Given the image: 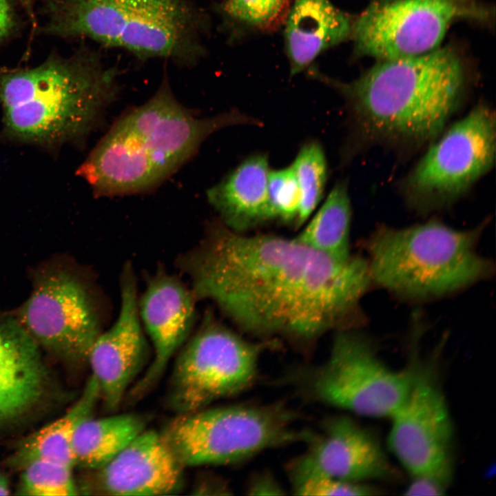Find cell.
Returning <instances> with one entry per match:
<instances>
[{
	"mask_svg": "<svg viewBox=\"0 0 496 496\" xmlns=\"http://www.w3.org/2000/svg\"><path fill=\"white\" fill-rule=\"evenodd\" d=\"M178 265L197 300L214 302L242 330L298 343L361 325L372 282L362 257L338 261L296 238L247 235L219 220Z\"/></svg>",
	"mask_w": 496,
	"mask_h": 496,
	"instance_id": "cell-1",
	"label": "cell"
},
{
	"mask_svg": "<svg viewBox=\"0 0 496 496\" xmlns=\"http://www.w3.org/2000/svg\"><path fill=\"white\" fill-rule=\"evenodd\" d=\"M468 77L457 52L439 47L378 61L351 82L322 78L344 100L349 132L342 160L366 144L418 146L435 140L463 105Z\"/></svg>",
	"mask_w": 496,
	"mask_h": 496,
	"instance_id": "cell-2",
	"label": "cell"
},
{
	"mask_svg": "<svg viewBox=\"0 0 496 496\" xmlns=\"http://www.w3.org/2000/svg\"><path fill=\"white\" fill-rule=\"evenodd\" d=\"M259 124L236 110L198 117L178 102L165 81L147 102L114 123L76 173L98 196L144 192L177 171L213 133Z\"/></svg>",
	"mask_w": 496,
	"mask_h": 496,
	"instance_id": "cell-3",
	"label": "cell"
},
{
	"mask_svg": "<svg viewBox=\"0 0 496 496\" xmlns=\"http://www.w3.org/2000/svg\"><path fill=\"white\" fill-rule=\"evenodd\" d=\"M116 92V72L83 51L0 70L4 134L48 147L76 142L96 126Z\"/></svg>",
	"mask_w": 496,
	"mask_h": 496,
	"instance_id": "cell-4",
	"label": "cell"
},
{
	"mask_svg": "<svg viewBox=\"0 0 496 496\" xmlns=\"http://www.w3.org/2000/svg\"><path fill=\"white\" fill-rule=\"evenodd\" d=\"M485 226L457 230L435 220L402 229L379 226L366 242L371 280L403 298L419 300L484 280L494 270L476 251Z\"/></svg>",
	"mask_w": 496,
	"mask_h": 496,
	"instance_id": "cell-5",
	"label": "cell"
},
{
	"mask_svg": "<svg viewBox=\"0 0 496 496\" xmlns=\"http://www.w3.org/2000/svg\"><path fill=\"white\" fill-rule=\"evenodd\" d=\"M42 32L84 37L143 56L182 58L195 51L198 21L183 0H43Z\"/></svg>",
	"mask_w": 496,
	"mask_h": 496,
	"instance_id": "cell-6",
	"label": "cell"
},
{
	"mask_svg": "<svg viewBox=\"0 0 496 496\" xmlns=\"http://www.w3.org/2000/svg\"><path fill=\"white\" fill-rule=\"evenodd\" d=\"M293 420L281 405H231L179 414L161 435L183 467L227 465L307 440Z\"/></svg>",
	"mask_w": 496,
	"mask_h": 496,
	"instance_id": "cell-7",
	"label": "cell"
},
{
	"mask_svg": "<svg viewBox=\"0 0 496 496\" xmlns=\"http://www.w3.org/2000/svg\"><path fill=\"white\" fill-rule=\"evenodd\" d=\"M495 146V111L479 103L443 131L404 177L407 205L422 214L451 205L491 169Z\"/></svg>",
	"mask_w": 496,
	"mask_h": 496,
	"instance_id": "cell-8",
	"label": "cell"
},
{
	"mask_svg": "<svg viewBox=\"0 0 496 496\" xmlns=\"http://www.w3.org/2000/svg\"><path fill=\"white\" fill-rule=\"evenodd\" d=\"M265 347L247 341L206 313L176 360L171 407L179 414L188 413L242 391L254 382Z\"/></svg>",
	"mask_w": 496,
	"mask_h": 496,
	"instance_id": "cell-9",
	"label": "cell"
},
{
	"mask_svg": "<svg viewBox=\"0 0 496 496\" xmlns=\"http://www.w3.org/2000/svg\"><path fill=\"white\" fill-rule=\"evenodd\" d=\"M394 371L377 355L365 336L345 329L336 331L326 361L313 369L309 389L318 400L368 417H391L402 405L417 371Z\"/></svg>",
	"mask_w": 496,
	"mask_h": 496,
	"instance_id": "cell-10",
	"label": "cell"
},
{
	"mask_svg": "<svg viewBox=\"0 0 496 496\" xmlns=\"http://www.w3.org/2000/svg\"><path fill=\"white\" fill-rule=\"evenodd\" d=\"M490 17L479 0H374L354 19L351 39L358 56L406 58L440 47L455 22Z\"/></svg>",
	"mask_w": 496,
	"mask_h": 496,
	"instance_id": "cell-11",
	"label": "cell"
},
{
	"mask_svg": "<svg viewBox=\"0 0 496 496\" xmlns=\"http://www.w3.org/2000/svg\"><path fill=\"white\" fill-rule=\"evenodd\" d=\"M21 315L23 327L37 344L73 362H87L102 331L99 310L88 288L64 271L39 280Z\"/></svg>",
	"mask_w": 496,
	"mask_h": 496,
	"instance_id": "cell-12",
	"label": "cell"
},
{
	"mask_svg": "<svg viewBox=\"0 0 496 496\" xmlns=\"http://www.w3.org/2000/svg\"><path fill=\"white\" fill-rule=\"evenodd\" d=\"M388 445L413 476L446 485L452 476L453 426L445 399L429 374L417 373L409 393L391 417Z\"/></svg>",
	"mask_w": 496,
	"mask_h": 496,
	"instance_id": "cell-13",
	"label": "cell"
},
{
	"mask_svg": "<svg viewBox=\"0 0 496 496\" xmlns=\"http://www.w3.org/2000/svg\"><path fill=\"white\" fill-rule=\"evenodd\" d=\"M307 440V450L289 466L293 484L312 477L362 482L395 475L377 438L347 416L327 420Z\"/></svg>",
	"mask_w": 496,
	"mask_h": 496,
	"instance_id": "cell-14",
	"label": "cell"
},
{
	"mask_svg": "<svg viewBox=\"0 0 496 496\" xmlns=\"http://www.w3.org/2000/svg\"><path fill=\"white\" fill-rule=\"evenodd\" d=\"M120 298L116 321L101 332L87 357L100 400L110 411L119 406L149 352L138 313L136 278L129 262L121 271Z\"/></svg>",
	"mask_w": 496,
	"mask_h": 496,
	"instance_id": "cell-15",
	"label": "cell"
},
{
	"mask_svg": "<svg viewBox=\"0 0 496 496\" xmlns=\"http://www.w3.org/2000/svg\"><path fill=\"white\" fill-rule=\"evenodd\" d=\"M196 301L191 288L163 269L149 278L138 307L142 326L154 349V358L133 388L132 397L138 399L154 386L185 344L196 320Z\"/></svg>",
	"mask_w": 496,
	"mask_h": 496,
	"instance_id": "cell-16",
	"label": "cell"
},
{
	"mask_svg": "<svg viewBox=\"0 0 496 496\" xmlns=\"http://www.w3.org/2000/svg\"><path fill=\"white\" fill-rule=\"evenodd\" d=\"M161 433L144 430L97 469L99 489L111 495L172 494L182 484V468Z\"/></svg>",
	"mask_w": 496,
	"mask_h": 496,
	"instance_id": "cell-17",
	"label": "cell"
},
{
	"mask_svg": "<svg viewBox=\"0 0 496 496\" xmlns=\"http://www.w3.org/2000/svg\"><path fill=\"white\" fill-rule=\"evenodd\" d=\"M46 378L37 342L17 322L0 321V424L33 408L44 393Z\"/></svg>",
	"mask_w": 496,
	"mask_h": 496,
	"instance_id": "cell-18",
	"label": "cell"
},
{
	"mask_svg": "<svg viewBox=\"0 0 496 496\" xmlns=\"http://www.w3.org/2000/svg\"><path fill=\"white\" fill-rule=\"evenodd\" d=\"M269 172L267 156L252 154L208 189L207 200L221 223L245 233L273 220L267 196Z\"/></svg>",
	"mask_w": 496,
	"mask_h": 496,
	"instance_id": "cell-19",
	"label": "cell"
},
{
	"mask_svg": "<svg viewBox=\"0 0 496 496\" xmlns=\"http://www.w3.org/2000/svg\"><path fill=\"white\" fill-rule=\"evenodd\" d=\"M354 19L330 0H294L285 30L291 75L324 50L351 39Z\"/></svg>",
	"mask_w": 496,
	"mask_h": 496,
	"instance_id": "cell-20",
	"label": "cell"
},
{
	"mask_svg": "<svg viewBox=\"0 0 496 496\" xmlns=\"http://www.w3.org/2000/svg\"><path fill=\"white\" fill-rule=\"evenodd\" d=\"M99 400V386L91 375L80 397L63 415L21 442L11 459L12 464L23 468L30 462L42 459L73 468L76 465L72 448L75 432L91 416Z\"/></svg>",
	"mask_w": 496,
	"mask_h": 496,
	"instance_id": "cell-21",
	"label": "cell"
},
{
	"mask_svg": "<svg viewBox=\"0 0 496 496\" xmlns=\"http://www.w3.org/2000/svg\"><path fill=\"white\" fill-rule=\"evenodd\" d=\"M145 426L144 419L134 414L87 417L80 424L73 438L76 465L100 468L143 431Z\"/></svg>",
	"mask_w": 496,
	"mask_h": 496,
	"instance_id": "cell-22",
	"label": "cell"
},
{
	"mask_svg": "<svg viewBox=\"0 0 496 496\" xmlns=\"http://www.w3.org/2000/svg\"><path fill=\"white\" fill-rule=\"evenodd\" d=\"M351 205L347 182L335 184L320 208L295 237L338 261L349 260Z\"/></svg>",
	"mask_w": 496,
	"mask_h": 496,
	"instance_id": "cell-23",
	"label": "cell"
},
{
	"mask_svg": "<svg viewBox=\"0 0 496 496\" xmlns=\"http://www.w3.org/2000/svg\"><path fill=\"white\" fill-rule=\"evenodd\" d=\"M290 167L300 192V207L294 225L300 227L313 214L323 196L327 163L322 145L316 141L304 144Z\"/></svg>",
	"mask_w": 496,
	"mask_h": 496,
	"instance_id": "cell-24",
	"label": "cell"
},
{
	"mask_svg": "<svg viewBox=\"0 0 496 496\" xmlns=\"http://www.w3.org/2000/svg\"><path fill=\"white\" fill-rule=\"evenodd\" d=\"M18 493L32 496L76 495L72 468L51 461L38 459L23 468Z\"/></svg>",
	"mask_w": 496,
	"mask_h": 496,
	"instance_id": "cell-25",
	"label": "cell"
},
{
	"mask_svg": "<svg viewBox=\"0 0 496 496\" xmlns=\"http://www.w3.org/2000/svg\"><path fill=\"white\" fill-rule=\"evenodd\" d=\"M267 196L273 219L295 225L300 203V189L291 167L271 170Z\"/></svg>",
	"mask_w": 496,
	"mask_h": 496,
	"instance_id": "cell-26",
	"label": "cell"
},
{
	"mask_svg": "<svg viewBox=\"0 0 496 496\" xmlns=\"http://www.w3.org/2000/svg\"><path fill=\"white\" fill-rule=\"evenodd\" d=\"M289 0H227L225 11L233 19L247 25L265 28L283 14Z\"/></svg>",
	"mask_w": 496,
	"mask_h": 496,
	"instance_id": "cell-27",
	"label": "cell"
},
{
	"mask_svg": "<svg viewBox=\"0 0 496 496\" xmlns=\"http://www.w3.org/2000/svg\"><path fill=\"white\" fill-rule=\"evenodd\" d=\"M296 494L307 496H360L379 494V490L363 484L327 477H312L293 483Z\"/></svg>",
	"mask_w": 496,
	"mask_h": 496,
	"instance_id": "cell-28",
	"label": "cell"
},
{
	"mask_svg": "<svg viewBox=\"0 0 496 496\" xmlns=\"http://www.w3.org/2000/svg\"><path fill=\"white\" fill-rule=\"evenodd\" d=\"M413 478L406 489V495H442L445 493L448 486L444 483L429 477L418 476Z\"/></svg>",
	"mask_w": 496,
	"mask_h": 496,
	"instance_id": "cell-29",
	"label": "cell"
},
{
	"mask_svg": "<svg viewBox=\"0 0 496 496\" xmlns=\"http://www.w3.org/2000/svg\"><path fill=\"white\" fill-rule=\"evenodd\" d=\"M247 490V494L254 495L285 494L278 482L270 474L267 473L254 476L249 483Z\"/></svg>",
	"mask_w": 496,
	"mask_h": 496,
	"instance_id": "cell-30",
	"label": "cell"
},
{
	"mask_svg": "<svg viewBox=\"0 0 496 496\" xmlns=\"http://www.w3.org/2000/svg\"><path fill=\"white\" fill-rule=\"evenodd\" d=\"M13 23V13L9 0H0V39L10 32Z\"/></svg>",
	"mask_w": 496,
	"mask_h": 496,
	"instance_id": "cell-31",
	"label": "cell"
},
{
	"mask_svg": "<svg viewBox=\"0 0 496 496\" xmlns=\"http://www.w3.org/2000/svg\"><path fill=\"white\" fill-rule=\"evenodd\" d=\"M37 0H18L20 4L25 10L28 17L34 21V6Z\"/></svg>",
	"mask_w": 496,
	"mask_h": 496,
	"instance_id": "cell-32",
	"label": "cell"
},
{
	"mask_svg": "<svg viewBox=\"0 0 496 496\" xmlns=\"http://www.w3.org/2000/svg\"><path fill=\"white\" fill-rule=\"evenodd\" d=\"M10 494V488L7 480L0 476V495H8Z\"/></svg>",
	"mask_w": 496,
	"mask_h": 496,
	"instance_id": "cell-33",
	"label": "cell"
}]
</instances>
